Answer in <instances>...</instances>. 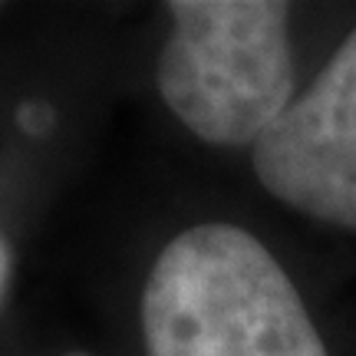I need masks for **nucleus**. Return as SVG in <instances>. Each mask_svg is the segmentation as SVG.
Segmentation results:
<instances>
[{
    "instance_id": "obj_1",
    "label": "nucleus",
    "mask_w": 356,
    "mask_h": 356,
    "mask_svg": "<svg viewBox=\"0 0 356 356\" xmlns=\"http://www.w3.org/2000/svg\"><path fill=\"white\" fill-rule=\"evenodd\" d=\"M149 356H327L287 270L238 225L181 231L142 291Z\"/></svg>"
},
{
    "instance_id": "obj_2",
    "label": "nucleus",
    "mask_w": 356,
    "mask_h": 356,
    "mask_svg": "<svg viewBox=\"0 0 356 356\" xmlns=\"http://www.w3.org/2000/svg\"><path fill=\"white\" fill-rule=\"evenodd\" d=\"M155 83L175 119L208 145H257L293 102L287 3L178 0Z\"/></svg>"
},
{
    "instance_id": "obj_3",
    "label": "nucleus",
    "mask_w": 356,
    "mask_h": 356,
    "mask_svg": "<svg viewBox=\"0 0 356 356\" xmlns=\"http://www.w3.org/2000/svg\"><path fill=\"white\" fill-rule=\"evenodd\" d=\"M254 172L287 208L356 231V26L254 145Z\"/></svg>"
},
{
    "instance_id": "obj_4",
    "label": "nucleus",
    "mask_w": 356,
    "mask_h": 356,
    "mask_svg": "<svg viewBox=\"0 0 356 356\" xmlns=\"http://www.w3.org/2000/svg\"><path fill=\"white\" fill-rule=\"evenodd\" d=\"M17 119H20L24 132H30V136H43V132L53 129V109L43 106V102H26Z\"/></svg>"
},
{
    "instance_id": "obj_5",
    "label": "nucleus",
    "mask_w": 356,
    "mask_h": 356,
    "mask_svg": "<svg viewBox=\"0 0 356 356\" xmlns=\"http://www.w3.org/2000/svg\"><path fill=\"white\" fill-rule=\"evenodd\" d=\"M7 280H10V254H7V244L0 241V300L7 291Z\"/></svg>"
},
{
    "instance_id": "obj_6",
    "label": "nucleus",
    "mask_w": 356,
    "mask_h": 356,
    "mask_svg": "<svg viewBox=\"0 0 356 356\" xmlns=\"http://www.w3.org/2000/svg\"><path fill=\"white\" fill-rule=\"evenodd\" d=\"M66 356H89V353H66Z\"/></svg>"
}]
</instances>
